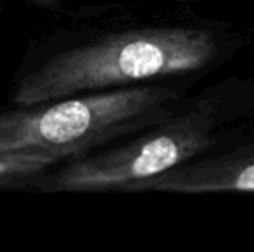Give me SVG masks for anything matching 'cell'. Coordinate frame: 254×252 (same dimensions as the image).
<instances>
[{"label": "cell", "instance_id": "cell-1", "mask_svg": "<svg viewBox=\"0 0 254 252\" xmlns=\"http://www.w3.org/2000/svg\"><path fill=\"white\" fill-rule=\"evenodd\" d=\"M221 52V37L206 28L157 26L107 35L42 62L17 83L12 102L28 107L85 92L194 73L216 62Z\"/></svg>", "mask_w": 254, "mask_h": 252}, {"label": "cell", "instance_id": "cell-2", "mask_svg": "<svg viewBox=\"0 0 254 252\" xmlns=\"http://www.w3.org/2000/svg\"><path fill=\"white\" fill-rule=\"evenodd\" d=\"M180 94L166 85H128L85 97L28 105L0 114V154H38L52 161L166 121Z\"/></svg>", "mask_w": 254, "mask_h": 252}, {"label": "cell", "instance_id": "cell-3", "mask_svg": "<svg viewBox=\"0 0 254 252\" xmlns=\"http://www.w3.org/2000/svg\"><path fill=\"white\" fill-rule=\"evenodd\" d=\"M248 85L227 83L207 90L182 114H171L140 138L90 157H78L56 176V187L71 190L127 189L207 152L232 119L254 97Z\"/></svg>", "mask_w": 254, "mask_h": 252}, {"label": "cell", "instance_id": "cell-4", "mask_svg": "<svg viewBox=\"0 0 254 252\" xmlns=\"http://www.w3.org/2000/svg\"><path fill=\"white\" fill-rule=\"evenodd\" d=\"M127 190L214 194V192H254V145L241 147L220 157L184 162L161 175L130 185Z\"/></svg>", "mask_w": 254, "mask_h": 252}, {"label": "cell", "instance_id": "cell-5", "mask_svg": "<svg viewBox=\"0 0 254 252\" xmlns=\"http://www.w3.org/2000/svg\"><path fill=\"white\" fill-rule=\"evenodd\" d=\"M51 162V157L38 154H0V175L37 171Z\"/></svg>", "mask_w": 254, "mask_h": 252}]
</instances>
